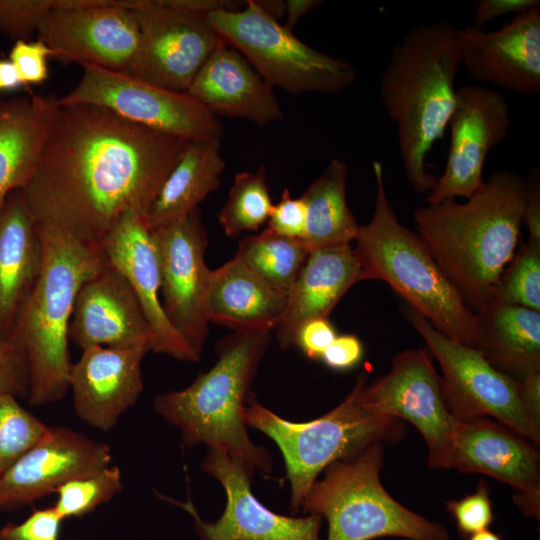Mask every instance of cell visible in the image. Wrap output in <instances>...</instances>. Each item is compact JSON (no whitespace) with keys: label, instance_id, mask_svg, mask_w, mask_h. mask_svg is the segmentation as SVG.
<instances>
[{"label":"cell","instance_id":"1","mask_svg":"<svg viewBox=\"0 0 540 540\" xmlns=\"http://www.w3.org/2000/svg\"><path fill=\"white\" fill-rule=\"evenodd\" d=\"M22 189L37 224L99 246L128 212L144 216L190 141L89 104H57Z\"/></svg>","mask_w":540,"mask_h":540},{"label":"cell","instance_id":"2","mask_svg":"<svg viewBox=\"0 0 540 540\" xmlns=\"http://www.w3.org/2000/svg\"><path fill=\"white\" fill-rule=\"evenodd\" d=\"M524 206L525 180L501 170L464 203L447 200L413 213L417 234L476 314L492 303L515 255Z\"/></svg>","mask_w":540,"mask_h":540},{"label":"cell","instance_id":"3","mask_svg":"<svg viewBox=\"0 0 540 540\" xmlns=\"http://www.w3.org/2000/svg\"><path fill=\"white\" fill-rule=\"evenodd\" d=\"M458 33L443 20L412 28L393 48L380 79V100L396 124L404 172L419 194L436 184L426 159L443 139L456 105Z\"/></svg>","mask_w":540,"mask_h":540},{"label":"cell","instance_id":"4","mask_svg":"<svg viewBox=\"0 0 540 540\" xmlns=\"http://www.w3.org/2000/svg\"><path fill=\"white\" fill-rule=\"evenodd\" d=\"M43 259L38 280L10 336L25 353L27 399L42 406L61 399L69 388L72 363L68 328L82 285L106 265L99 246L86 244L59 227L37 224Z\"/></svg>","mask_w":540,"mask_h":540},{"label":"cell","instance_id":"5","mask_svg":"<svg viewBox=\"0 0 540 540\" xmlns=\"http://www.w3.org/2000/svg\"><path fill=\"white\" fill-rule=\"evenodd\" d=\"M374 210L359 225L353 248L362 279L386 282L443 335L473 348L479 337L478 315L464 302L418 234L398 220L388 199L384 169L374 160Z\"/></svg>","mask_w":540,"mask_h":540},{"label":"cell","instance_id":"6","mask_svg":"<svg viewBox=\"0 0 540 540\" xmlns=\"http://www.w3.org/2000/svg\"><path fill=\"white\" fill-rule=\"evenodd\" d=\"M270 333H235L221 344L218 359L187 388L157 395L154 408L181 431L185 444H205L269 473L272 459L246 430L244 407Z\"/></svg>","mask_w":540,"mask_h":540},{"label":"cell","instance_id":"7","mask_svg":"<svg viewBox=\"0 0 540 540\" xmlns=\"http://www.w3.org/2000/svg\"><path fill=\"white\" fill-rule=\"evenodd\" d=\"M363 376L346 398L325 415L308 422L285 420L250 395L244 421L271 438L279 447L291 488V510L296 513L317 477L336 461L357 456L368 446L398 440L401 420L375 415L360 402Z\"/></svg>","mask_w":540,"mask_h":540},{"label":"cell","instance_id":"8","mask_svg":"<svg viewBox=\"0 0 540 540\" xmlns=\"http://www.w3.org/2000/svg\"><path fill=\"white\" fill-rule=\"evenodd\" d=\"M383 458L384 445L377 442L351 459L332 463L301 508L327 520V540H450L442 524L411 511L386 491L380 480Z\"/></svg>","mask_w":540,"mask_h":540},{"label":"cell","instance_id":"9","mask_svg":"<svg viewBox=\"0 0 540 540\" xmlns=\"http://www.w3.org/2000/svg\"><path fill=\"white\" fill-rule=\"evenodd\" d=\"M207 16L219 35L273 88L292 94L335 93L356 80L352 64L307 45L256 0H247L240 9H218Z\"/></svg>","mask_w":540,"mask_h":540},{"label":"cell","instance_id":"10","mask_svg":"<svg viewBox=\"0 0 540 540\" xmlns=\"http://www.w3.org/2000/svg\"><path fill=\"white\" fill-rule=\"evenodd\" d=\"M403 313L440 365L443 398L457 420L490 418L539 446L540 428L526 414L511 376L495 368L478 349L437 331L408 305Z\"/></svg>","mask_w":540,"mask_h":540},{"label":"cell","instance_id":"11","mask_svg":"<svg viewBox=\"0 0 540 540\" xmlns=\"http://www.w3.org/2000/svg\"><path fill=\"white\" fill-rule=\"evenodd\" d=\"M78 84L57 104H89L187 141L222 139L219 119L188 92L150 84L134 76L83 65Z\"/></svg>","mask_w":540,"mask_h":540},{"label":"cell","instance_id":"12","mask_svg":"<svg viewBox=\"0 0 540 540\" xmlns=\"http://www.w3.org/2000/svg\"><path fill=\"white\" fill-rule=\"evenodd\" d=\"M37 33L61 61L134 73L140 32L123 1L55 0Z\"/></svg>","mask_w":540,"mask_h":540},{"label":"cell","instance_id":"13","mask_svg":"<svg viewBox=\"0 0 540 540\" xmlns=\"http://www.w3.org/2000/svg\"><path fill=\"white\" fill-rule=\"evenodd\" d=\"M360 402L369 412L405 420L422 435L431 468L448 469L451 444L459 420L448 410L441 378L429 354L407 349L392 359L390 371L360 391Z\"/></svg>","mask_w":540,"mask_h":540},{"label":"cell","instance_id":"14","mask_svg":"<svg viewBox=\"0 0 540 540\" xmlns=\"http://www.w3.org/2000/svg\"><path fill=\"white\" fill-rule=\"evenodd\" d=\"M123 4L135 14L140 32L132 76L187 92L199 70L224 41L207 14L169 9L159 0H125Z\"/></svg>","mask_w":540,"mask_h":540},{"label":"cell","instance_id":"15","mask_svg":"<svg viewBox=\"0 0 540 540\" xmlns=\"http://www.w3.org/2000/svg\"><path fill=\"white\" fill-rule=\"evenodd\" d=\"M153 235L164 311L179 335L201 355L209 332L207 299L211 270L205 262L208 237L200 208L154 230Z\"/></svg>","mask_w":540,"mask_h":540},{"label":"cell","instance_id":"16","mask_svg":"<svg viewBox=\"0 0 540 540\" xmlns=\"http://www.w3.org/2000/svg\"><path fill=\"white\" fill-rule=\"evenodd\" d=\"M450 145L444 171L427 194L428 204L468 199L483 186L485 160L511 126L506 99L493 89L465 85L457 89L450 118Z\"/></svg>","mask_w":540,"mask_h":540},{"label":"cell","instance_id":"17","mask_svg":"<svg viewBox=\"0 0 540 540\" xmlns=\"http://www.w3.org/2000/svg\"><path fill=\"white\" fill-rule=\"evenodd\" d=\"M203 470L217 479L226 492L222 516L204 521L191 501L170 502L192 515L197 534L202 540H320L322 517L285 516L266 508L251 491L254 472L240 459L220 450L209 449L202 462Z\"/></svg>","mask_w":540,"mask_h":540},{"label":"cell","instance_id":"18","mask_svg":"<svg viewBox=\"0 0 540 540\" xmlns=\"http://www.w3.org/2000/svg\"><path fill=\"white\" fill-rule=\"evenodd\" d=\"M110 447L66 427L47 433L0 475V509L12 511L74 478L109 466Z\"/></svg>","mask_w":540,"mask_h":540},{"label":"cell","instance_id":"19","mask_svg":"<svg viewBox=\"0 0 540 540\" xmlns=\"http://www.w3.org/2000/svg\"><path fill=\"white\" fill-rule=\"evenodd\" d=\"M461 66L479 82L524 95L540 92V7L516 15L497 31L459 29Z\"/></svg>","mask_w":540,"mask_h":540},{"label":"cell","instance_id":"20","mask_svg":"<svg viewBox=\"0 0 540 540\" xmlns=\"http://www.w3.org/2000/svg\"><path fill=\"white\" fill-rule=\"evenodd\" d=\"M107 265L118 271L134 291L151 327L153 352L197 362L200 355L170 323L159 298L161 279L153 231L143 215L125 214L99 244Z\"/></svg>","mask_w":540,"mask_h":540},{"label":"cell","instance_id":"21","mask_svg":"<svg viewBox=\"0 0 540 540\" xmlns=\"http://www.w3.org/2000/svg\"><path fill=\"white\" fill-rule=\"evenodd\" d=\"M68 337L82 350L102 346L153 351L154 344L151 327L134 291L109 265L80 288Z\"/></svg>","mask_w":540,"mask_h":540},{"label":"cell","instance_id":"22","mask_svg":"<svg viewBox=\"0 0 540 540\" xmlns=\"http://www.w3.org/2000/svg\"><path fill=\"white\" fill-rule=\"evenodd\" d=\"M148 352L139 347L84 349L69 375L77 416L89 426L111 430L143 390L141 362Z\"/></svg>","mask_w":540,"mask_h":540},{"label":"cell","instance_id":"23","mask_svg":"<svg viewBox=\"0 0 540 540\" xmlns=\"http://www.w3.org/2000/svg\"><path fill=\"white\" fill-rule=\"evenodd\" d=\"M448 469L485 474L513 487L516 494L540 496V453L535 444L490 418L459 422Z\"/></svg>","mask_w":540,"mask_h":540},{"label":"cell","instance_id":"24","mask_svg":"<svg viewBox=\"0 0 540 540\" xmlns=\"http://www.w3.org/2000/svg\"><path fill=\"white\" fill-rule=\"evenodd\" d=\"M187 92L216 117L241 118L260 127L284 117L274 88L225 40Z\"/></svg>","mask_w":540,"mask_h":540},{"label":"cell","instance_id":"25","mask_svg":"<svg viewBox=\"0 0 540 540\" xmlns=\"http://www.w3.org/2000/svg\"><path fill=\"white\" fill-rule=\"evenodd\" d=\"M42 242L22 189L0 205V335L10 338L41 271Z\"/></svg>","mask_w":540,"mask_h":540},{"label":"cell","instance_id":"26","mask_svg":"<svg viewBox=\"0 0 540 540\" xmlns=\"http://www.w3.org/2000/svg\"><path fill=\"white\" fill-rule=\"evenodd\" d=\"M362 279L351 245L310 251L294 285L277 330L282 349L293 345L298 328L315 318H328L346 292Z\"/></svg>","mask_w":540,"mask_h":540},{"label":"cell","instance_id":"27","mask_svg":"<svg viewBox=\"0 0 540 540\" xmlns=\"http://www.w3.org/2000/svg\"><path fill=\"white\" fill-rule=\"evenodd\" d=\"M287 303L288 293L265 282L236 255L211 270L210 323L237 333H270L282 320Z\"/></svg>","mask_w":540,"mask_h":540},{"label":"cell","instance_id":"28","mask_svg":"<svg viewBox=\"0 0 540 540\" xmlns=\"http://www.w3.org/2000/svg\"><path fill=\"white\" fill-rule=\"evenodd\" d=\"M57 107L51 95L0 98V205L29 182Z\"/></svg>","mask_w":540,"mask_h":540},{"label":"cell","instance_id":"29","mask_svg":"<svg viewBox=\"0 0 540 540\" xmlns=\"http://www.w3.org/2000/svg\"><path fill=\"white\" fill-rule=\"evenodd\" d=\"M221 139L190 141L143 216L157 230L184 218L221 184L225 169Z\"/></svg>","mask_w":540,"mask_h":540},{"label":"cell","instance_id":"30","mask_svg":"<svg viewBox=\"0 0 540 540\" xmlns=\"http://www.w3.org/2000/svg\"><path fill=\"white\" fill-rule=\"evenodd\" d=\"M476 349L497 369L518 381L540 371V312L492 304L477 314Z\"/></svg>","mask_w":540,"mask_h":540},{"label":"cell","instance_id":"31","mask_svg":"<svg viewBox=\"0 0 540 540\" xmlns=\"http://www.w3.org/2000/svg\"><path fill=\"white\" fill-rule=\"evenodd\" d=\"M347 164L333 158L300 196L306 210L302 245L308 252L351 245L359 224L346 200Z\"/></svg>","mask_w":540,"mask_h":540},{"label":"cell","instance_id":"32","mask_svg":"<svg viewBox=\"0 0 540 540\" xmlns=\"http://www.w3.org/2000/svg\"><path fill=\"white\" fill-rule=\"evenodd\" d=\"M308 254L300 240L267 228L241 239L235 255L265 282L289 293Z\"/></svg>","mask_w":540,"mask_h":540},{"label":"cell","instance_id":"33","mask_svg":"<svg viewBox=\"0 0 540 540\" xmlns=\"http://www.w3.org/2000/svg\"><path fill=\"white\" fill-rule=\"evenodd\" d=\"M273 203L263 165L255 171L236 173L227 201L218 214L225 234L236 238L245 231H256L267 222Z\"/></svg>","mask_w":540,"mask_h":540},{"label":"cell","instance_id":"34","mask_svg":"<svg viewBox=\"0 0 540 540\" xmlns=\"http://www.w3.org/2000/svg\"><path fill=\"white\" fill-rule=\"evenodd\" d=\"M492 304L540 312V243L529 239L514 255L500 277Z\"/></svg>","mask_w":540,"mask_h":540},{"label":"cell","instance_id":"35","mask_svg":"<svg viewBox=\"0 0 540 540\" xmlns=\"http://www.w3.org/2000/svg\"><path fill=\"white\" fill-rule=\"evenodd\" d=\"M122 488L119 468L107 466L59 486L55 491L58 497L53 507L63 520L81 517L109 501Z\"/></svg>","mask_w":540,"mask_h":540},{"label":"cell","instance_id":"36","mask_svg":"<svg viewBox=\"0 0 540 540\" xmlns=\"http://www.w3.org/2000/svg\"><path fill=\"white\" fill-rule=\"evenodd\" d=\"M16 397L0 395V475L35 445L49 430Z\"/></svg>","mask_w":540,"mask_h":540},{"label":"cell","instance_id":"37","mask_svg":"<svg viewBox=\"0 0 540 540\" xmlns=\"http://www.w3.org/2000/svg\"><path fill=\"white\" fill-rule=\"evenodd\" d=\"M55 0H0V30L15 41L29 40Z\"/></svg>","mask_w":540,"mask_h":540},{"label":"cell","instance_id":"38","mask_svg":"<svg viewBox=\"0 0 540 540\" xmlns=\"http://www.w3.org/2000/svg\"><path fill=\"white\" fill-rule=\"evenodd\" d=\"M445 505L464 538L487 530L494 520L490 490L483 480L479 481L475 492L461 499L449 500Z\"/></svg>","mask_w":540,"mask_h":540},{"label":"cell","instance_id":"39","mask_svg":"<svg viewBox=\"0 0 540 540\" xmlns=\"http://www.w3.org/2000/svg\"><path fill=\"white\" fill-rule=\"evenodd\" d=\"M49 57H54V53L40 39L15 41L9 54L23 85L40 84L47 79Z\"/></svg>","mask_w":540,"mask_h":540},{"label":"cell","instance_id":"40","mask_svg":"<svg viewBox=\"0 0 540 540\" xmlns=\"http://www.w3.org/2000/svg\"><path fill=\"white\" fill-rule=\"evenodd\" d=\"M29 373L22 348L0 335V395L27 396Z\"/></svg>","mask_w":540,"mask_h":540},{"label":"cell","instance_id":"41","mask_svg":"<svg viewBox=\"0 0 540 540\" xmlns=\"http://www.w3.org/2000/svg\"><path fill=\"white\" fill-rule=\"evenodd\" d=\"M63 519L54 507L35 509L19 524L0 529V540H59Z\"/></svg>","mask_w":540,"mask_h":540},{"label":"cell","instance_id":"42","mask_svg":"<svg viewBox=\"0 0 540 540\" xmlns=\"http://www.w3.org/2000/svg\"><path fill=\"white\" fill-rule=\"evenodd\" d=\"M267 223L268 229L300 240L304 235L306 224V210L302 199L293 198L285 188L280 201L273 204Z\"/></svg>","mask_w":540,"mask_h":540},{"label":"cell","instance_id":"43","mask_svg":"<svg viewBox=\"0 0 540 540\" xmlns=\"http://www.w3.org/2000/svg\"><path fill=\"white\" fill-rule=\"evenodd\" d=\"M338 333L328 318L304 322L297 330L294 343L308 358L319 359Z\"/></svg>","mask_w":540,"mask_h":540},{"label":"cell","instance_id":"44","mask_svg":"<svg viewBox=\"0 0 540 540\" xmlns=\"http://www.w3.org/2000/svg\"><path fill=\"white\" fill-rule=\"evenodd\" d=\"M363 353L362 342L357 336L338 334L320 360L333 370L345 371L357 366L362 360Z\"/></svg>","mask_w":540,"mask_h":540},{"label":"cell","instance_id":"45","mask_svg":"<svg viewBox=\"0 0 540 540\" xmlns=\"http://www.w3.org/2000/svg\"><path fill=\"white\" fill-rule=\"evenodd\" d=\"M538 7L539 0H480L476 2L472 26L482 28L495 18L508 14L516 16Z\"/></svg>","mask_w":540,"mask_h":540},{"label":"cell","instance_id":"46","mask_svg":"<svg viewBox=\"0 0 540 540\" xmlns=\"http://www.w3.org/2000/svg\"><path fill=\"white\" fill-rule=\"evenodd\" d=\"M523 223L529 231V239L540 243V186L538 167L532 169L529 182L525 181Z\"/></svg>","mask_w":540,"mask_h":540},{"label":"cell","instance_id":"47","mask_svg":"<svg viewBox=\"0 0 540 540\" xmlns=\"http://www.w3.org/2000/svg\"><path fill=\"white\" fill-rule=\"evenodd\" d=\"M516 383L526 414L540 428V371L531 373Z\"/></svg>","mask_w":540,"mask_h":540},{"label":"cell","instance_id":"48","mask_svg":"<svg viewBox=\"0 0 540 540\" xmlns=\"http://www.w3.org/2000/svg\"><path fill=\"white\" fill-rule=\"evenodd\" d=\"M319 0H286L285 1V16L286 22L284 26L293 31L297 22L310 10L320 5Z\"/></svg>","mask_w":540,"mask_h":540},{"label":"cell","instance_id":"49","mask_svg":"<svg viewBox=\"0 0 540 540\" xmlns=\"http://www.w3.org/2000/svg\"><path fill=\"white\" fill-rule=\"evenodd\" d=\"M23 86L18 72L9 59H0V91H11Z\"/></svg>","mask_w":540,"mask_h":540},{"label":"cell","instance_id":"50","mask_svg":"<svg viewBox=\"0 0 540 540\" xmlns=\"http://www.w3.org/2000/svg\"><path fill=\"white\" fill-rule=\"evenodd\" d=\"M258 5L271 17L279 21L285 16V1H258Z\"/></svg>","mask_w":540,"mask_h":540},{"label":"cell","instance_id":"51","mask_svg":"<svg viewBox=\"0 0 540 540\" xmlns=\"http://www.w3.org/2000/svg\"><path fill=\"white\" fill-rule=\"evenodd\" d=\"M467 540H502V538L499 534L487 529L469 536Z\"/></svg>","mask_w":540,"mask_h":540},{"label":"cell","instance_id":"52","mask_svg":"<svg viewBox=\"0 0 540 540\" xmlns=\"http://www.w3.org/2000/svg\"><path fill=\"white\" fill-rule=\"evenodd\" d=\"M538 540H539V538H538Z\"/></svg>","mask_w":540,"mask_h":540}]
</instances>
